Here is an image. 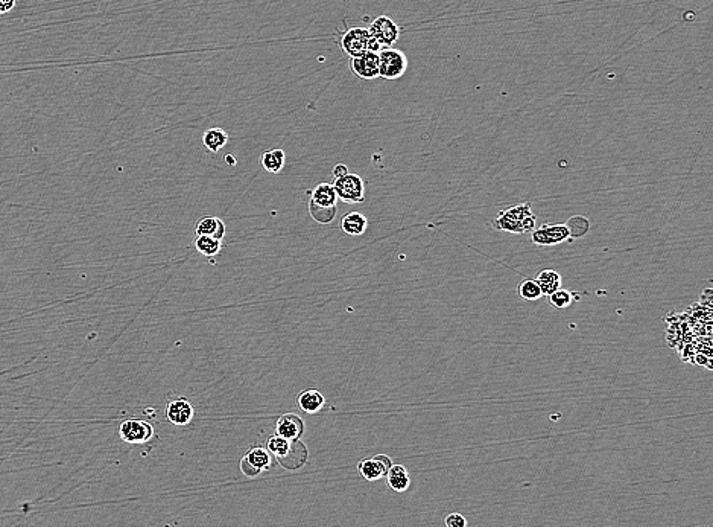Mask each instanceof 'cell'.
<instances>
[{
  "instance_id": "6da1fadb",
  "label": "cell",
  "mask_w": 713,
  "mask_h": 527,
  "mask_svg": "<svg viewBox=\"0 0 713 527\" xmlns=\"http://www.w3.org/2000/svg\"><path fill=\"white\" fill-rule=\"evenodd\" d=\"M266 450L278 460L280 465L287 469H299L308 459V448L300 441H287L285 437L274 434L266 442Z\"/></svg>"
},
{
  "instance_id": "7a4b0ae2",
  "label": "cell",
  "mask_w": 713,
  "mask_h": 527,
  "mask_svg": "<svg viewBox=\"0 0 713 527\" xmlns=\"http://www.w3.org/2000/svg\"><path fill=\"white\" fill-rule=\"evenodd\" d=\"M341 49L348 57H359L367 52H379L382 48L372 37L368 28H348L341 37Z\"/></svg>"
},
{
  "instance_id": "3957f363",
  "label": "cell",
  "mask_w": 713,
  "mask_h": 527,
  "mask_svg": "<svg viewBox=\"0 0 713 527\" xmlns=\"http://www.w3.org/2000/svg\"><path fill=\"white\" fill-rule=\"evenodd\" d=\"M408 70V57L405 52L394 48H382L379 51V76L386 81L402 78Z\"/></svg>"
},
{
  "instance_id": "277c9868",
  "label": "cell",
  "mask_w": 713,
  "mask_h": 527,
  "mask_svg": "<svg viewBox=\"0 0 713 527\" xmlns=\"http://www.w3.org/2000/svg\"><path fill=\"white\" fill-rule=\"evenodd\" d=\"M333 189L337 192L338 199L342 201L355 204V203H362L365 200V185L362 177L358 174L347 173L339 178H335L333 182Z\"/></svg>"
},
{
  "instance_id": "5b68a950",
  "label": "cell",
  "mask_w": 713,
  "mask_h": 527,
  "mask_svg": "<svg viewBox=\"0 0 713 527\" xmlns=\"http://www.w3.org/2000/svg\"><path fill=\"white\" fill-rule=\"evenodd\" d=\"M368 31L381 48H393V44L400 37L399 25L388 15H379L369 25Z\"/></svg>"
},
{
  "instance_id": "8992f818",
  "label": "cell",
  "mask_w": 713,
  "mask_h": 527,
  "mask_svg": "<svg viewBox=\"0 0 713 527\" xmlns=\"http://www.w3.org/2000/svg\"><path fill=\"white\" fill-rule=\"evenodd\" d=\"M119 434L126 443H145L154 437V427L142 419H126L119 427Z\"/></svg>"
},
{
  "instance_id": "52a82bcc",
  "label": "cell",
  "mask_w": 713,
  "mask_h": 527,
  "mask_svg": "<svg viewBox=\"0 0 713 527\" xmlns=\"http://www.w3.org/2000/svg\"><path fill=\"white\" fill-rule=\"evenodd\" d=\"M571 238L566 225H545L531 232V241L536 246H557Z\"/></svg>"
},
{
  "instance_id": "ba28073f",
  "label": "cell",
  "mask_w": 713,
  "mask_h": 527,
  "mask_svg": "<svg viewBox=\"0 0 713 527\" xmlns=\"http://www.w3.org/2000/svg\"><path fill=\"white\" fill-rule=\"evenodd\" d=\"M393 467L391 458L386 454H377L374 458L362 459L358 463V471L368 481L381 480Z\"/></svg>"
},
{
  "instance_id": "9c48e42d",
  "label": "cell",
  "mask_w": 713,
  "mask_h": 527,
  "mask_svg": "<svg viewBox=\"0 0 713 527\" xmlns=\"http://www.w3.org/2000/svg\"><path fill=\"white\" fill-rule=\"evenodd\" d=\"M271 467V454L266 448L256 446L250 450L240 460V471L247 477H257L262 471Z\"/></svg>"
},
{
  "instance_id": "30bf717a",
  "label": "cell",
  "mask_w": 713,
  "mask_h": 527,
  "mask_svg": "<svg viewBox=\"0 0 713 527\" xmlns=\"http://www.w3.org/2000/svg\"><path fill=\"white\" fill-rule=\"evenodd\" d=\"M350 69L358 78L373 81L379 78V52H367L350 60Z\"/></svg>"
},
{
  "instance_id": "8fae6325",
  "label": "cell",
  "mask_w": 713,
  "mask_h": 527,
  "mask_svg": "<svg viewBox=\"0 0 713 527\" xmlns=\"http://www.w3.org/2000/svg\"><path fill=\"white\" fill-rule=\"evenodd\" d=\"M195 416L193 406L186 398L170 399L166 407V418L170 424L184 427L192 422Z\"/></svg>"
},
{
  "instance_id": "7c38bea8",
  "label": "cell",
  "mask_w": 713,
  "mask_h": 527,
  "mask_svg": "<svg viewBox=\"0 0 713 527\" xmlns=\"http://www.w3.org/2000/svg\"><path fill=\"white\" fill-rule=\"evenodd\" d=\"M276 432L287 441H300L304 433V421L295 413H286L277 419Z\"/></svg>"
},
{
  "instance_id": "4fadbf2b",
  "label": "cell",
  "mask_w": 713,
  "mask_h": 527,
  "mask_svg": "<svg viewBox=\"0 0 713 527\" xmlns=\"http://www.w3.org/2000/svg\"><path fill=\"white\" fill-rule=\"evenodd\" d=\"M501 213H502L503 217H507V218H510L512 221L520 222L523 230H525V234H531V232L536 229L537 218H536L534 213H532L529 203L517 204V206L510 208L507 211H502Z\"/></svg>"
},
{
  "instance_id": "5bb4252c",
  "label": "cell",
  "mask_w": 713,
  "mask_h": 527,
  "mask_svg": "<svg viewBox=\"0 0 713 527\" xmlns=\"http://www.w3.org/2000/svg\"><path fill=\"white\" fill-rule=\"evenodd\" d=\"M297 404H299V407L303 410L304 413L313 415V413H318L320 410L324 407V404H326V398H324V395L320 390L308 389V390H303L300 395L297 396Z\"/></svg>"
},
{
  "instance_id": "9a60e30c",
  "label": "cell",
  "mask_w": 713,
  "mask_h": 527,
  "mask_svg": "<svg viewBox=\"0 0 713 527\" xmlns=\"http://www.w3.org/2000/svg\"><path fill=\"white\" fill-rule=\"evenodd\" d=\"M195 232H196V235L212 236V238L222 241L225 236V225H224V221L218 217H205L201 221L196 222Z\"/></svg>"
},
{
  "instance_id": "2e32d148",
  "label": "cell",
  "mask_w": 713,
  "mask_h": 527,
  "mask_svg": "<svg viewBox=\"0 0 713 527\" xmlns=\"http://www.w3.org/2000/svg\"><path fill=\"white\" fill-rule=\"evenodd\" d=\"M386 481L388 486H390L395 493H405L406 489L411 485V476L409 471L406 469L403 465H393L390 471L386 472Z\"/></svg>"
},
{
  "instance_id": "e0dca14e",
  "label": "cell",
  "mask_w": 713,
  "mask_h": 527,
  "mask_svg": "<svg viewBox=\"0 0 713 527\" xmlns=\"http://www.w3.org/2000/svg\"><path fill=\"white\" fill-rule=\"evenodd\" d=\"M368 227V220L359 212H350L341 220V229L350 236L362 235Z\"/></svg>"
},
{
  "instance_id": "ac0fdd59",
  "label": "cell",
  "mask_w": 713,
  "mask_h": 527,
  "mask_svg": "<svg viewBox=\"0 0 713 527\" xmlns=\"http://www.w3.org/2000/svg\"><path fill=\"white\" fill-rule=\"evenodd\" d=\"M337 200H338L337 192L330 183H320L311 192V203L317 204V206L322 208L337 206Z\"/></svg>"
},
{
  "instance_id": "d6986e66",
  "label": "cell",
  "mask_w": 713,
  "mask_h": 527,
  "mask_svg": "<svg viewBox=\"0 0 713 527\" xmlns=\"http://www.w3.org/2000/svg\"><path fill=\"white\" fill-rule=\"evenodd\" d=\"M536 282L541 290L543 296H549L558 288H562V274L555 270H543L537 274Z\"/></svg>"
},
{
  "instance_id": "ffe728a7",
  "label": "cell",
  "mask_w": 713,
  "mask_h": 527,
  "mask_svg": "<svg viewBox=\"0 0 713 527\" xmlns=\"http://www.w3.org/2000/svg\"><path fill=\"white\" fill-rule=\"evenodd\" d=\"M229 142V133L222 128H209L203 135V144L204 147L210 151V153H218L221 148L227 145Z\"/></svg>"
},
{
  "instance_id": "44dd1931",
  "label": "cell",
  "mask_w": 713,
  "mask_h": 527,
  "mask_svg": "<svg viewBox=\"0 0 713 527\" xmlns=\"http://www.w3.org/2000/svg\"><path fill=\"white\" fill-rule=\"evenodd\" d=\"M285 162H286V154L283 149H271V151H266V153H264V156H262V166H264L266 173H271V174H278L280 171H282L285 166Z\"/></svg>"
},
{
  "instance_id": "7402d4cb",
  "label": "cell",
  "mask_w": 713,
  "mask_h": 527,
  "mask_svg": "<svg viewBox=\"0 0 713 527\" xmlns=\"http://www.w3.org/2000/svg\"><path fill=\"white\" fill-rule=\"evenodd\" d=\"M195 247L198 252L207 258H213L221 252L222 241L212 238V236H204V235H196L195 238Z\"/></svg>"
},
{
  "instance_id": "603a6c76",
  "label": "cell",
  "mask_w": 713,
  "mask_h": 527,
  "mask_svg": "<svg viewBox=\"0 0 713 527\" xmlns=\"http://www.w3.org/2000/svg\"><path fill=\"white\" fill-rule=\"evenodd\" d=\"M566 227L569 230V235L571 238H583L584 235L589 234L590 230V221L584 215H573L567 220Z\"/></svg>"
},
{
  "instance_id": "cb8c5ba5",
  "label": "cell",
  "mask_w": 713,
  "mask_h": 527,
  "mask_svg": "<svg viewBox=\"0 0 713 527\" xmlns=\"http://www.w3.org/2000/svg\"><path fill=\"white\" fill-rule=\"evenodd\" d=\"M337 211H338L337 206L322 208V206H317V204L309 201L311 217L317 222H320V225H330V222L337 217Z\"/></svg>"
},
{
  "instance_id": "d4e9b609",
  "label": "cell",
  "mask_w": 713,
  "mask_h": 527,
  "mask_svg": "<svg viewBox=\"0 0 713 527\" xmlns=\"http://www.w3.org/2000/svg\"><path fill=\"white\" fill-rule=\"evenodd\" d=\"M517 294L520 296V299L527 300V302L538 300L541 296H543L536 279H527V281L520 282L517 285Z\"/></svg>"
},
{
  "instance_id": "484cf974",
  "label": "cell",
  "mask_w": 713,
  "mask_h": 527,
  "mask_svg": "<svg viewBox=\"0 0 713 527\" xmlns=\"http://www.w3.org/2000/svg\"><path fill=\"white\" fill-rule=\"evenodd\" d=\"M493 225H494V229L502 230V232H508V234H517V235L525 234V230H523L520 222L512 221V220H510L507 217H503L501 212H499L498 218L494 220Z\"/></svg>"
},
{
  "instance_id": "4316f807",
  "label": "cell",
  "mask_w": 713,
  "mask_h": 527,
  "mask_svg": "<svg viewBox=\"0 0 713 527\" xmlns=\"http://www.w3.org/2000/svg\"><path fill=\"white\" fill-rule=\"evenodd\" d=\"M549 303L552 307L558 308V309H563V308H567L569 305H571L572 300H573V296L571 291H567L564 288H558L557 291H554L552 294H549Z\"/></svg>"
},
{
  "instance_id": "83f0119b",
  "label": "cell",
  "mask_w": 713,
  "mask_h": 527,
  "mask_svg": "<svg viewBox=\"0 0 713 527\" xmlns=\"http://www.w3.org/2000/svg\"><path fill=\"white\" fill-rule=\"evenodd\" d=\"M444 524L446 527H467V520L464 515L454 512L444 518Z\"/></svg>"
},
{
  "instance_id": "f1b7e54d",
  "label": "cell",
  "mask_w": 713,
  "mask_h": 527,
  "mask_svg": "<svg viewBox=\"0 0 713 527\" xmlns=\"http://www.w3.org/2000/svg\"><path fill=\"white\" fill-rule=\"evenodd\" d=\"M17 0H0V15L13 11L15 8Z\"/></svg>"
},
{
  "instance_id": "f546056e",
  "label": "cell",
  "mask_w": 713,
  "mask_h": 527,
  "mask_svg": "<svg viewBox=\"0 0 713 527\" xmlns=\"http://www.w3.org/2000/svg\"><path fill=\"white\" fill-rule=\"evenodd\" d=\"M347 173H348L347 166H346V165H342V164H339V165H337V166H335V169H333V173H332V174H333V177H335V178H339V177H342V175H346Z\"/></svg>"
}]
</instances>
